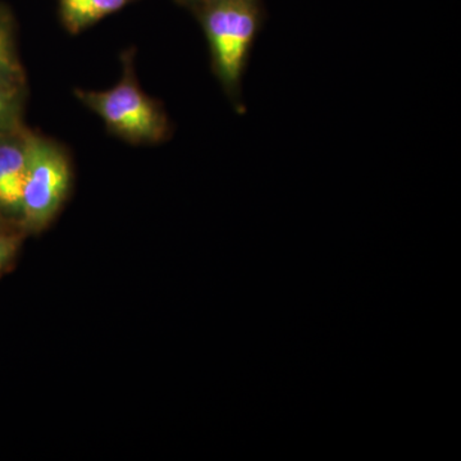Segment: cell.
Segmentation results:
<instances>
[{"label": "cell", "mask_w": 461, "mask_h": 461, "mask_svg": "<svg viewBox=\"0 0 461 461\" xmlns=\"http://www.w3.org/2000/svg\"><path fill=\"white\" fill-rule=\"evenodd\" d=\"M193 14L208 41L212 71L236 111L244 113L242 77L262 29V0H209Z\"/></svg>", "instance_id": "1"}, {"label": "cell", "mask_w": 461, "mask_h": 461, "mask_svg": "<svg viewBox=\"0 0 461 461\" xmlns=\"http://www.w3.org/2000/svg\"><path fill=\"white\" fill-rule=\"evenodd\" d=\"M177 5H182V7L189 8L190 11H195L202 5H204L205 3H208L209 0H175Z\"/></svg>", "instance_id": "9"}, {"label": "cell", "mask_w": 461, "mask_h": 461, "mask_svg": "<svg viewBox=\"0 0 461 461\" xmlns=\"http://www.w3.org/2000/svg\"><path fill=\"white\" fill-rule=\"evenodd\" d=\"M0 81L21 91L26 86L25 69L14 42V20L3 7H0Z\"/></svg>", "instance_id": "6"}, {"label": "cell", "mask_w": 461, "mask_h": 461, "mask_svg": "<svg viewBox=\"0 0 461 461\" xmlns=\"http://www.w3.org/2000/svg\"><path fill=\"white\" fill-rule=\"evenodd\" d=\"M23 94L0 81V135L20 129Z\"/></svg>", "instance_id": "7"}, {"label": "cell", "mask_w": 461, "mask_h": 461, "mask_svg": "<svg viewBox=\"0 0 461 461\" xmlns=\"http://www.w3.org/2000/svg\"><path fill=\"white\" fill-rule=\"evenodd\" d=\"M71 177V162L65 147L32 132L21 202L29 229H44L56 217L68 194Z\"/></svg>", "instance_id": "3"}, {"label": "cell", "mask_w": 461, "mask_h": 461, "mask_svg": "<svg viewBox=\"0 0 461 461\" xmlns=\"http://www.w3.org/2000/svg\"><path fill=\"white\" fill-rule=\"evenodd\" d=\"M138 0H57L58 16L67 32L78 35Z\"/></svg>", "instance_id": "5"}, {"label": "cell", "mask_w": 461, "mask_h": 461, "mask_svg": "<svg viewBox=\"0 0 461 461\" xmlns=\"http://www.w3.org/2000/svg\"><path fill=\"white\" fill-rule=\"evenodd\" d=\"M30 135L23 127L0 135V205L21 209Z\"/></svg>", "instance_id": "4"}, {"label": "cell", "mask_w": 461, "mask_h": 461, "mask_svg": "<svg viewBox=\"0 0 461 461\" xmlns=\"http://www.w3.org/2000/svg\"><path fill=\"white\" fill-rule=\"evenodd\" d=\"M136 50L121 53L122 76L108 90L76 89V98L98 114L112 135L133 145H158L171 138L172 124L159 100L151 98L139 84Z\"/></svg>", "instance_id": "2"}, {"label": "cell", "mask_w": 461, "mask_h": 461, "mask_svg": "<svg viewBox=\"0 0 461 461\" xmlns=\"http://www.w3.org/2000/svg\"><path fill=\"white\" fill-rule=\"evenodd\" d=\"M14 251V240L0 235V268L8 262Z\"/></svg>", "instance_id": "8"}]
</instances>
